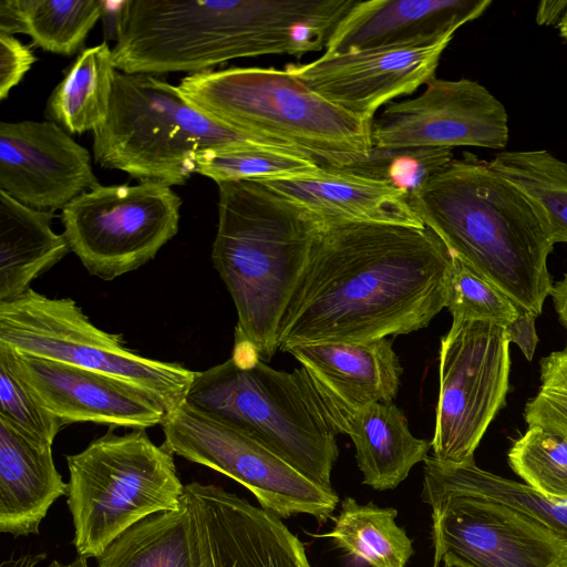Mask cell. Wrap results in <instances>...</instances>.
Masks as SVG:
<instances>
[{
    "mask_svg": "<svg viewBox=\"0 0 567 567\" xmlns=\"http://www.w3.org/2000/svg\"><path fill=\"white\" fill-rule=\"evenodd\" d=\"M452 255L429 227H322L280 321L278 350L372 341L430 324L445 307Z\"/></svg>",
    "mask_w": 567,
    "mask_h": 567,
    "instance_id": "obj_1",
    "label": "cell"
},
{
    "mask_svg": "<svg viewBox=\"0 0 567 567\" xmlns=\"http://www.w3.org/2000/svg\"><path fill=\"white\" fill-rule=\"evenodd\" d=\"M348 0H125L112 50L125 73L190 74L238 58L326 49Z\"/></svg>",
    "mask_w": 567,
    "mask_h": 567,
    "instance_id": "obj_2",
    "label": "cell"
},
{
    "mask_svg": "<svg viewBox=\"0 0 567 567\" xmlns=\"http://www.w3.org/2000/svg\"><path fill=\"white\" fill-rule=\"evenodd\" d=\"M413 212L450 254L509 297L542 315L553 251L529 197L471 153L452 159L410 197Z\"/></svg>",
    "mask_w": 567,
    "mask_h": 567,
    "instance_id": "obj_3",
    "label": "cell"
},
{
    "mask_svg": "<svg viewBox=\"0 0 567 567\" xmlns=\"http://www.w3.org/2000/svg\"><path fill=\"white\" fill-rule=\"evenodd\" d=\"M217 185L212 260L237 311L235 343L268 360L278 350L280 321L322 227L261 183Z\"/></svg>",
    "mask_w": 567,
    "mask_h": 567,
    "instance_id": "obj_4",
    "label": "cell"
},
{
    "mask_svg": "<svg viewBox=\"0 0 567 567\" xmlns=\"http://www.w3.org/2000/svg\"><path fill=\"white\" fill-rule=\"evenodd\" d=\"M177 87L209 118L305 152L326 168L360 162L373 147L371 120L332 104L286 69L207 70Z\"/></svg>",
    "mask_w": 567,
    "mask_h": 567,
    "instance_id": "obj_5",
    "label": "cell"
},
{
    "mask_svg": "<svg viewBox=\"0 0 567 567\" xmlns=\"http://www.w3.org/2000/svg\"><path fill=\"white\" fill-rule=\"evenodd\" d=\"M186 401L237 425L311 481L332 487L339 434L305 370L230 357L196 372Z\"/></svg>",
    "mask_w": 567,
    "mask_h": 567,
    "instance_id": "obj_6",
    "label": "cell"
},
{
    "mask_svg": "<svg viewBox=\"0 0 567 567\" xmlns=\"http://www.w3.org/2000/svg\"><path fill=\"white\" fill-rule=\"evenodd\" d=\"M247 142L301 152L209 118L162 79L117 70L107 116L93 132V155L104 168L173 186L196 173L200 151Z\"/></svg>",
    "mask_w": 567,
    "mask_h": 567,
    "instance_id": "obj_7",
    "label": "cell"
},
{
    "mask_svg": "<svg viewBox=\"0 0 567 567\" xmlns=\"http://www.w3.org/2000/svg\"><path fill=\"white\" fill-rule=\"evenodd\" d=\"M73 545L79 556L100 557L140 520L181 507L182 484L173 453L145 429L118 435L113 427L79 453L66 455Z\"/></svg>",
    "mask_w": 567,
    "mask_h": 567,
    "instance_id": "obj_8",
    "label": "cell"
},
{
    "mask_svg": "<svg viewBox=\"0 0 567 567\" xmlns=\"http://www.w3.org/2000/svg\"><path fill=\"white\" fill-rule=\"evenodd\" d=\"M0 343L122 379L157 399L167 413L185 402L196 373L176 362L137 354L122 334L95 327L73 299L49 298L31 288L0 301Z\"/></svg>",
    "mask_w": 567,
    "mask_h": 567,
    "instance_id": "obj_9",
    "label": "cell"
},
{
    "mask_svg": "<svg viewBox=\"0 0 567 567\" xmlns=\"http://www.w3.org/2000/svg\"><path fill=\"white\" fill-rule=\"evenodd\" d=\"M162 426L168 451L235 480L277 517L306 514L319 523L333 517L339 503L333 487L311 481L227 420L185 400L167 413Z\"/></svg>",
    "mask_w": 567,
    "mask_h": 567,
    "instance_id": "obj_10",
    "label": "cell"
},
{
    "mask_svg": "<svg viewBox=\"0 0 567 567\" xmlns=\"http://www.w3.org/2000/svg\"><path fill=\"white\" fill-rule=\"evenodd\" d=\"M181 206L161 182L100 184L62 209L63 234L91 275L113 280L152 260L177 234Z\"/></svg>",
    "mask_w": 567,
    "mask_h": 567,
    "instance_id": "obj_11",
    "label": "cell"
},
{
    "mask_svg": "<svg viewBox=\"0 0 567 567\" xmlns=\"http://www.w3.org/2000/svg\"><path fill=\"white\" fill-rule=\"evenodd\" d=\"M505 327L492 321H452L441 339L433 457L462 465L505 405L511 370Z\"/></svg>",
    "mask_w": 567,
    "mask_h": 567,
    "instance_id": "obj_12",
    "label": "cell"
},
{
    "mask_svg": "<svg viewBox=\"0 0 567 567\" xmlns=\"http://www.w3.org/2000/svg\"><path fill=\"white\" fill-rule=\"evenodd\" d=\"M422 501L432 508L433 567H567V543L504 504L467 494Z\"/></svg>",
    "mask_w": 567,
    "mask_h": 567,
    "instance_id": "obj_13",
    "label": "cell"
},
{
    "mask_svg": "<svg viewBox=\"0 0 567 567\" xmlns=\"http://www.w3.org/2000/svg\"><path fill=\"white\" fill-rule=\"evenodd\" d=\"M371 136L378 148L502 150L508 142V115L482 84L435 78L417 96L389 103L372 121Z\"/></svg>",
    "mask_w": 567,
    "mask_h": 567,
    "instance_id": "obj_14",
    "label": "cell"
},
{
    "mask_svg": "<svg viewBox=\"0 0 567 567\" xmlns=\"http://www.w3.org/2000/svg\"><path fill=\"white\" fill-rule=\"evenodd\" d=\"M0 355L38 403L65 425L91 422L146 429L162 424L167 415L157 399L122 379L23 354L2 343Z\"/></svg>",
    "mask_w": 567,
    "mask_h": 567,
    "instance_id": "obj_15",
    "label": "cell"
},
{
    "mask_svg": "<svg viewBox=\"0 0 567 567\" xmlns=\"http://www.w3.org/2000/svg\"><path fill=\"white\" fill-rule=\"evenodd\" d=\"M453 37L432 45L390 47L342 54H322L286 70L332 104L373 121L375 112L399 96L414 93L435 79Z\"/></svg>",
    "mask_w": 567,
    "mask_h": 567,
    "instance_id": "obj_16",
    "label": "cell"
},
{
    "mask_svg": "<svg viewBox=\"0 0 567 567\" xmlns=\"http://www.w3.org/2000/svg\"><path fill=\"white\" fill-rule=\"evenodd\" d=\"M89 151L52 121L0 123V190L54 213L99 186Z\"/></svg>",
    "mask_w": 567,
    "mask_h": 567,
    "instance_id": "obj_17",
    "label": "cell"
},
{
    "mask_svg": "<svg viewBox=\"0 0 567 567\" xmlns=\"http://www.w3.org/2000/svg\"><path fill=\"white\" fill-rule=\"evenodd\" d=\"M202 567H312L305 545L276 515L214 484L185 485Z\"/></svg>",
    "mask_w": 567,
    "mask_h": 567,
    "instance_id": "obj_18",
    "label": "cell"
},
{
    "mask_svg": "<svg viewBox=\"0 0 567 567\" xmlns=\"http://www.w3.org/2000/svg\"><path fill=\"white\" fill-rule=\"evenodd\" d=\"M284 351L301 364L339 434L361 410L390 403L399 391L403 368L388 338L297 343Z\"/></svg>",
    "mask_w": 567,
    "mask_h": 567,
    "instance_id": "obj_19",
    "label": "cell"
},
{
    "mask_svg": "<svg viewBox=\"0 0 567 567\" xmlns=\"http://www.w3.org/2000/svg\"><path fill=\"white\" fill-rule=\"evenodd\" d=\"M491 0L355 1L330 35L324 54L432 45L480 18Z\"/></svg>",
    "mask_w": 567,
    "mask_h": 567,
    "instance_id": "obj_20",
    "label": "cell"
},
{
    "mask_svg": "<svg viewBox=\"0 0 567 567\" xmlns=\"http://www.w3.org/2000/svg\"><path fill=\"white\" fill-rule=\"evenodd\" d=\"M258 183L303 209L321 227L357 223L424 227L405 192L352 173L326 168L319 176Z\"/></svg>",
    "mask_w": 567,
    "mask_h": 567,
    "instance_id": "obj_21",
    "label": "cell"
},
{
    "mask_svg": "<svg viewBox=\"0 0 567 567\" xmlns=\"http://www.w3.org/2000/svg\"><path fill=\"white\" fill-rule=\"evenodd\" d=\"M68 493L52 445L31 440L0 416V532L38 534L50 507Z\"/></svg>",
    "mask_w": 567,
    "mask_h": 567,
    "instance_id": "obj_22",
    "label": "cell"
},
{
    "mask_svg": "<svg viewBox=\"0 0 567 567\" xmlns=\"http://www.w3.org/2000/svg\"><path fill=\"white\" fill-rule=\"evenodd\" d=\"M53 213L28 207L0 190V301H10L71 249L51 228Z\"/></svg>",
    "mask_w": 567,
    "mask_h": 567,
    "instance_id": "obj_23",
    "label": "cell"
},
{
    "mask_svg": "<svg viewBox=\"0 0 567 567\" xmlns=\"http://www.w3.org/2000/svg\"><path fill=\"white\" fill-rule=\"evenodd\" d=\"M347 434L354 444L362 483L377 491L395 488L431 449V442L411 433L405 414L392 402L361 410Z\"/></svg>",
    "mask_w": 567,
    "mask_h": 567,
    "instance_id": "obj_24",
    "label": "cell"
},
{
    "mask_svg": "<svg viewBox=\"0 0 567 567\" xmlns=\"http://www.w3.org/2000/svg\"><path fill=\"white\" fill-rule=\"evenodd\" d=\"M96 567H202L188 495L179 508L151 515L125 530L96 558Z\"/></svg>",
    "mask_w": 567,
    "mask_h": 567,
    "instance_id": "obj_25",
    "label": "cell"
},
{
    "mask_svg": "<svg viewBox=\"0 0 567 567\" xmlns=\"http://www.w3.org/2000/svg\"><path fill=\"white\" fill-rule=\"evenodd\" d=\"M423 462L421 498L467 494L498 502L539 522L567 543V502L546 498L525 483L478 467L475 461L453 465L439 462L431 455Z\"/></svg>",
    "mask_w": 567,
    "mask_h": 567,
    "instance_id": "obj_26",
    "label": "cell"
},
{
    "mask_svg": "<svg viewBox=\"0 0 567 567\" xmlns=\"http://www.w3.org/2000/svg\"><path fill=\"white\" fill-rule=\"evenodd\" d=\"M116 71L106 43L83 50L49 96L47 117L72 134L94 132L107 116Z\"/></svg>",
    "mask_w": 567,
    "mask_h": 567,
    "instance_id": "obj_27",
    "label": "cell"
},
{
    "mask_svg": "<svg viewBox=\"0 0 567 567\" xmlns=\"http://www.w3.org/2000/svg\"><path fill=\"white\" fill-rule=\"evenodd\" d=\"M396 515L393 507L359 504L346 497L332 517L333 528L321 536L370 567H405L414 549L405 530L396 525Z\"/></svg>",
    "mask_w": 567,
    "mask_h": 567,
    "instance_id": "obj_28",
    "label": "cell"
},
{
    "mask_svg": "<svg viewBox=\"0 0 567 567\" xmlns=\"http://www.w3.org/2000/svg\"><path fill=\"white\" fill-rule=\"evenodd\" d=\"M195 172L218 184L313 177L326 168L306 153L247 142L200 151L195 157Z\"/></svg>",
    "mask_w": 567,
    "mask_h": 567,
    "instance_id": "obj_29",
    "label": "cell"
},
{
    "mask_svg": "<svg viewBox=\"0 0 567 567\" xmlns=\"http://www.w3.org/2000/svg\"><path fill=\"white\" fill-rule=\"evenodd\" d=\"M488 165L529 197L551 243L567 244V163L542 150L501 152Z\"/></svg>",
    "mask_w": 567,
    "mask_h": 567,
    "instance_id": "obj_30",
    "label": "cell"
},
{
    "mask_svg": "<svg viewBox=\"0 0 567 567\" xmlns=\"http://www.w3.org/2000/svg\"><path fill=\"white\" fill-rule=\"evenodd\" d=\"M24 33L42 50L72 55L104 14L102 0H19Z\"/></svg>",
    "mask_w": 567,
    "mask_h": 567,
    "instance_id": "obj_31",
    "label": "cell"
},
{
    "mask_svg": "<svg viewBox=\"0 0 567 567\" xmlns=\"http://www.w3.org/2000/svg\"><path fill=\"white\" fill-rule=\"evenodd\" d=\"M511 468L546 498L567 502V441L530 426L507 453Z\"/></svg>",
    "mask_w": 567,
    "mask_h": 567,
    "instance_id": "obj_32",
    "label": "cell"
},
{
    "mask_svg": "<svg viewBox=\"0 0 567 567\" xmlns=\"http://www.w3.org/2000/svg\"><path fill=\"white\" fill-rule=\"evenodd\" d=\"M452 159V148L446 147H372L364 159L333 169L388 183L410 197Z\"/></svg>",
    "mask_w": 567,
    "mask_h": 567,
    "instance_id": "obj_33",
    "label": "cell"
},
{
    "mask_svg": "<svg viewBox=\"0 0 567 567\" xmlns=\"http://www.w3.org/2000/svg\"><path fill=\"white\" fill-rule=\"evenodd\" d=\"M445 308L452 321L483 320L503 327L524 312L509 297L452 256Z\"/></svg>",
    "mask_w": 567,
    "mask_h": 567,
    "instance_id": "obj_34",
    "label": "cell"
},
{
    "mask_svg": "<svg viewBox=\"0 0 567 567\" xmlns=\"http://www.w3.org/2000/svg\"><path fill=\"white\" fill-rule=\"evenodd\" d=\"M0 416L44 445H53L56 434L65 425L38 403L3 355H0Z\"/></svg>",
    "mask_w": 567,
    "mask_h": 567,
    "instance_id": "obj_35",
    "label": "cell"
},
{
    "mask_svg": "<svg viewBox=\"0 0 567 567\" xmlns=\"http://www.w3.org/2000/svg\"><path fill=\"white\" fill-rule=\"evenodd\" d=\"M540 385L524 406L528 427L537 426L567 441V351H555L539 362Z\"/></svg>",
    "mask_w": 567,
    "mask_h": 567,
    "instance_id": "obj_36",
    "label": "cell"
},
{
    "mask_svg": "<svg viewBox=\"0 0 567 567\" xmlns=\"http://www.w3.org/2000/svg\"><path fill=\"white\" fill-rule=\"evenodd\" d=\"M35 60L28 45L13 35L0 34V100L20 83Z\"/></svg>",
    "mask_w": 567,
    "mask_h": 567,
    "instance_id": "obj_37",
    "label": "cell"
},
{
    "mask_svg": "<svg viewBox=\"0 0 567 567\" xmlns=\"http://www.w3.org/2000/svg\"><path fill=\"white\" fill-rule=\"evenodd\" d=\"M536 317L524 311L505 327L509 342L515 343L528 361H532L538 343L535 328Z\"/></svg>",
    "mask_w": 567,
    "mask_h": 567,
    "instance_id": "obj_38",
    "label": "cell"
},
{
    "mask_svg": "<svg viewBox=\"0 0 567 567\" xmlns=\"http://www.w3.org/2000/svg\"><path fill=\"white\" fill-rule=\"evenodd\" d=\"M24 33V21L19 0L0 1V34Z\"/></svg>",
    "mask_w": 567,
    "mask_h": 567,
    "instance_id": "obj_39",
    "label": "cell"
},
{
    "mask_svg": "<svg viewBox=\"0 0 567 567\" xmlns=\"http://www.w3.org/2000/svg\"><path fill=\"white\" fill-rule=\"evenodd\" d=\"M549 296L551 297L558 320L567 331V272L564 274L561 280L551 285ZM565 351H567V346Z\"/></svg>",
    "mask_w": 567,
    "mask_h": 567,
    "instance_id": "obj_40",
    "label": "cell"
},
{
    "mask_svg": "<svg viewBox=\"0 0 567 567\" xmlns=\"http://www.w3.org/2000/svg\"><path fill=\"white\" fill-rule=\"evenodd\" d=\"M567 7V1H544L539 4L537 11V22L539 24L558 23Z\"/></svg>",
    "mask_w": 567,
    "mask_h": 567,
    "instance_id": "obj_41",
    "label": "cell"
},
{
    "mask_svg": "<svg viewBox=\"0 0 567 567\" xmlns=\"http://www.w3.org/2000/svg\"><path fill=\"white\" fill-rule=\"evenodd\" d=\"M45 558V553L23 554L18 556L17 558L4 559L1 563L0 567H37Z\"/></svg>",
    "mask_w": 567,
    "mask_h": 567,
    "instance_id": "obj_42",
    "label": "cell"
},
{
    "mask_svg": "<svg viewBox=\"0 0 567 567\" xmlns=\"http://www.w3.org/2000/svg\"><path fill=\"white\" fill-rule=\"evenodd\" d=\"M48 567H89L87 558L79 556L73 561L63 564L59 560H53L49 564Z\"/></svg>",
    "mask_w": 567,
    "mask_h": 567,
    "instance_id": "obj_43",
    "label": "cell"
},
{
    "mask_svg": "<svg viewBox=\"0 0 567 567\" xmlns=\"http://www.w3.org/2000/svg\"><path fill=\"white\" fill-rule=\"evenodd\" d=\"M560 35L566 40L567 42V7L564 11V14L561 16L559 22L557 23Z\"/></svg>",
    "mask_w": 567,
    "mask_h": 567,
    "instance_id": "obj_44",
    "label": "cell"
},
{
    "mask_svg": "<svg viewBox=\"0 0 567 567\" xmlns=\"http://www.w3.org/2000/svg\"><path fill=\"white\" fill-rule=\"evenodd\" d=\"M441 567H450V566H441Z\"/></svg>",
    "mask_w": 567,
    "mask_h": 567,
    "instance_id": "obj_45",
    "label": "cell"
}]
</instances>
